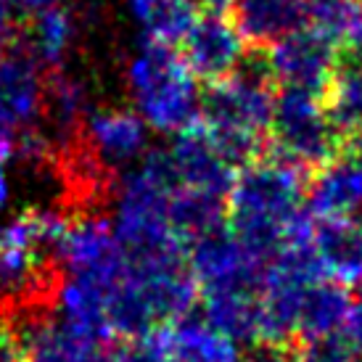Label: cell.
Segmentation results:
<instances>
[{
  "instance_id": "d4e9b609",
  "label": "cell",
  "mask_w": 362,
  "mask_h": 362,
  "mask_svg": "<svg viewBox=\"0 0 362 362\" xmlns=\"http://www.w3.org/2000/svg\"><path fill=\"white\" fill-rule=\"evenodd\" d=\"M322 106L344 138L362 130V56H346L339 64Z\"/></svg>"
},
{
  "instance_id": "6da1fadb",
  "label": "cell",
  "mask_w": 362,
  "mask_h": 362,
  "mask_svg": "<svg viewBox=\"0 0 362 362\" xmlns=\"http://www.w3.org/2000/svg\"><path fill=\"white\" fill-rule=\"evenodd\" d=\"M307 170L267 153L238 167L228 193V228L262 262L288 243L310 241L317 220L307 211Z\"/></svg>"
},
{
  "instance_id": "8992f818",
  "label": "cell",
  "mask_w": 362,
  "mask_h": 362,
  "mask_svg": "<svg viewBox=\"0 0 362 362\" xmlns=\"http://www.w3.org/2000/svg\"><path fill=\"white\" fill-rule=\"evenodd\" d=\"M270 141L278 156L304 170H320L341 151V132L333 127L322 98L302 90H278Z\"/></svg>"
},
{
  "instance_id": "4dcf8cb0",
  "label": "cell",
  "mask_w": 362,
  "mask_h": 362,
  "mask_svg": "<svg viewBox=\"0 0 362 362\" xmlns=\"http://www.w3.org/2000/svg\"><path fill=\"white\" fill-rule=\"evenodd\" d=\"M0 362H19V354H16L11 331H0Z\"/></svg>"
},
{
  "instance_id": "ffe728a7",
  "label": "cell",
  "mask_w": 362,
  "mask_h": 362,
  "mask_svg": "<svg viewBox=\"0 0 362 362\" xmlns=\"http://www.w3.org/2000/svg\"><path fill=\"white\" fill-rule=\"evenodd\" d=\"M204 317L220 331L241 344H259L262 333V302L259 288H235V291L202 293Z\"/></svg>"
},
{
  "instance_id": "5b68a950",
  "label": "cell",
  "mask_w": 362,
  "mask_h": 362,
  "mask_svg": "<svg viewBox=\"0 0 362 362\" xmlns=\"http://www.w3.org/2000/svg\"><path fill=\"white\" fill-rule=\"evenodd\" d=\"M69 222L61 209H27L0 222V302L21 307L53 291L51 264Z\"/></svg>"
},
{
  "instance_id": "52a82bcc",
  "label": "cell",
  "mask_w": 362,
  "mask_h": 362,
  "mask_svg": "<svg viewBox=\"0 0 362 362\" xmlns=\"http://www.w3.org/2000/svg\"><path fill=\"white\" fill-rule=\"evenodd\" d=\"M339 53L325 35L304 24L264 48L262 61L281 90H302L322 98L341 64Z\"/></svg>"
},
{
  "instance_id": "cb8c5ba5",
  "label": "cell",
  "mask_w": 362,
  "mask_h": 362,
  "mask_svg": "<svg viewBox=\"0 0 362 362\" xmlns=\"http://www.w3.org/2000/svg\"><path fill=\"white\" fill-rule=\"evenodd\" d=\"M307 24L339 51L362 53V0H307Z\"/></svg>"
},
{
  "instance_id": "3957f363",
  "label": "cell",
  "mask_w": 362,
  "mask_h": 362,
  "mask_svg": "<svg viewBox=\"0 0 362 362\" xmlns=\"http://www.w3.org/2000/svg\"><path fill=\"white\" fill-rule=\"evenodd\" d=\"M278 90L262 56L246 59L238 71L211 82L202 95L199 124L235 167L259 159L272 127Z\"/></svg>"
},
{
  "instance_id": "7c38bea8",
  "label": "cell",
  "mask_w": 362,
  "mask_h": 362,
  "mask_svg": "<svg viewBox=\"0 0 362 362\" xmlns=\"http://www.w3.org/2000/svg\"><path fill=\"white\" fill-rule=\"evenodd\" d=\"M124 259V246L114 233V222L98 211H88L69 222L56 262L66 275H82L111 283Z\"/></svg>"
},
{
  "instance_id": "277c9868",
  "label": "cell",
  "mask_w": 362,
  "mask_h": 362,
  "mask_svg": "<svg viewBox=\"0 0 362 362\" xmlns=\"http://www.w3.org/2000/svg\"><path fill=\"white\" fill-rule=\"evenodd\" d=\"M124 88L132 109L153 132L180 135L199 122L204 93L175 45L143 42L127 61Z\"/></svg>"
},
{
  "instance_id": "e575fe53",
  "label": "cell",
  "mask_w": 362,
  "mask_h": 362,
  "mask_svg": "<svg viewBox=\"0 0 362 362\" xmlns=\"http://www.w3.org/2000/svg\"><path fill=\"white\" fill-rule=\"evenodd\" d=\"M354 288H357V296H360V304H362V281L357 283V286H354Z\"/></svg>"
},
{
  "instance_id": "2e32d148",
  "label": "cell",
  "mask_w": 362,
  "mask_h": 362,
  "mask_svg": "<svg viewBox=\"0 0 362 362\" xmlns=\"http://www.w3.org/2000/svg\"><path fill=\"white\" fill-rule=\"evenodd\" d=\"M312 254L325 281L357 286L362 281V225L357 220L317 222Z\"/></svg>"
},
{
  "instance_id": "f546056e",
  "label": "cell",
  "mask_w": 362,
  "mask_h": 362,
  "mask_svg": "<svg viewBox=\"0 0 362 362\" xmlns=\"http://www.w3.org/2000/svg\"><path fill=\"white\" fill-rule=\"evenodd\" d=\"M344 156H349V159L360 161L362 164V130L352 132V135H346L344 138Z\"/></svg>"
},
{
  "instance_id": "83f0119b",
  "label": "cell",
  "mask_w": 362,
  "mask_h": 362,
  "mask_svg": "<svg viewBox=\"0 0 362 362\" xmlns=\"http://www.w3.org/2000/svg\"><path fill=\"white\" fill-rule=\"evenodd\" d=\"M11 6L8 0H0V59L6 56V53L13 48V42H16V24H13V13H11Z\"/></svg>"
},
{
  "instance_id": "d6a6232c",
  "label": "cell",
  "mask_w": 362,
  "mask_h": 362,
  "mask_svg": "<svg viewBox=\"0 0 362 362\" xmlns=\"http://www.w3.org/2000/svg\"><path fill=\"white\" fill-rule=\"evenodd\" d=\"M13 8H24V11H30V13H35V11H40L45 8V6H53L56 0H8Z\"/></svg>"
},
{
  "instance_id": "1f68e13d",
  "label": "cell",
  "mask_w": 362,
  "mask_h": 362,
  "mask_svg": "<svg viewBox=\"0 0 362 362\" xmlns=\"http://www.w3.org/2000/svg\"><path fill=\"white\" fill-rule=\"evenodd\" d=\"M11 164H3L0 161V209L11 202V172H8Z\"/></svg>"
},
{
  "instance_id": "30bf717a",
  "label": "cell",
  "mask_w": 362,
  "mask_h": 362,
  "mask_svg": "<svg viewBox=\"0 0 362 362\" xmlns=\"http://www.w3.org/2000/svg\"><path fill=\"white\" fill-rule=\"evenodd\" d=\"M19 362H114V349L90 333L51 315H30L8 328Z\"/></svg>"
},
{
  "instance_id": "d6986e66",
  "label": "cell",
  "mask_w": 362,
  "mask_h": 362,
  "mask_svg": "<svg viewBox=\"0 0 362 362\" xmlns=\"http://www.w3.org/2000/svg\"><path fill=\"white\" fill-rule=\"evenodd\" d=\"M90 117V90L88 85L66 71H53L45 90V117L48 135L59 153L71 146L80 135L85 119Z\"/></svg>"
},
{
  "instance_id": "4fadbf2b",
  "label": "cell",
  "mask_w": 362,
  "mask_h": 362,
  "mask_svg": "<svg viewBox=\"0 0 362 362\" xmlns=\"http://www.w3.org/2000/svg\"><path fill=\"white\" fill-rule=\"evenodd\" d=\"M167 156L180 188L228 202L238 167L217 148V143L204 132L199 122L180 135H175Z\"/></svg>"
},
{
  "instance_id": "484cf974",
  "label": "cell",
  "mask_w": 362,
  "mask_h": 362,
  "mask_svg": "<svg viewBox=\"0 0 362 362\" xmlns=\"http://www.w3.org/2000/svg\"><path fill=\"white\" fill-rule=\"evenodd\" d=\"M114 362H172L164 328L130 336L114 349Z\"/></svg>"
},
{
  "instance_id": "ba28073f",
  "label": "cell",
  "mask_w": 362,
  "mask_h": 362,
  "mask_svg": "<svg viewBox=\"0 0 362 362\" xmlns=\"http://www.w3.org/2000/svg\"><path fill=\"white\" fill-rule=\"evenodd\" d=\"M148 135L151 127L135 109L109 106L90 111L74 146L95 170L109 177L111 172L132 170L148 156Z\"/></svg>"
},
{
  "instance_id": "836d02e7",
  "label": "cell",
  "mask_w": 362,
  "mask_h": 362,
  "mask_svg": "<svg viewBox=\"0 0 362 362\" xmlns=\"http://www.w3.org/2000/svg\"><path fill=\"white\" fill-rule=\"evenodd\" d=\"M199 6L209 8L211 13H222V11L233 8V6H235V0H199Z\"/></svg>"
},
{
  "instance_id": "8fae6325",
  "label": "cell",
  "mask_w": 362,
  "mask_h": 362,
  "mask_svg": "<svg viewBox=\"0 0 362 362\" xmlns=\"http://www.w3.org/2000/svg\"><path fill=\"white\" fill-rule=\"evenodd\" d=\"M45 90L48 80L42 77V66L21 40L13 42L0 59V132L24 135L37 130V122L45 117Z\"/></svg>"
},
{
  "instance_id": "603a6c76",
  "label": "cell",
  "mask_w": 362,
  "mask_h": 362,
  "mask_svg": "<svg viewBox=\"0 0 362 362\" xmlns=\"http://www.w3.org/2000/svg\"><path fill=\"white\" fill-rule=\"evenodd\" d=\"M354 310V302L344 286L331 281H317L304 296L302 317H299V341L344 333V325Z\"/></svg>"
},
{
  "instance_id": "9c48e42d",
  "label": "cell",
  "mask_w": 362,
  "mask_h": 362,
  "mask_svg": "<svg viewBox=\"0 0 362 362\" xmlns=\"http://www.w3.org/2000/svg\"><path fill=\"white\" fill-rule=\"evenodd\" d=\"M188 267L202 296L211 291L259 288L267 262H262L228 225H222L188 246Z\"/></svg>"
},
{
  "instance_id": "f1b7e54d",
  "label": "cell",
  "mask_w": 362,
  "mask_h": 362,
  "mask_svg": "<svg viewBox=\"0 0 362 362\" xmlns=\"http://www.w3.org/2000/svg\"><path fill=\"white\" fill-rule=\"evenodd\" d=\"M344 336H346V341L352 346L354 357H360L362 362V304H354L352 315H349V320L344 325Z\"/></svg>"
},
{
  "instance_id": "7402d4cb",
  "label": "cell",
  "mask_w": 362,
  "mask_h": 362,
  "mask_svg": "<svg viewBox=\"0 0 362 362\" xmlns=\"http://www.w3.org/2000/svg\"><path fill=\"white\" fill-rule=\"evenodd\" d=\"M74 35H77L74 16L64 6L53 3V6H45V8L30 13L21 45L30 51V56L40 66L59 69L74 45Z\"/></svg>"
},
{
  "instance_id": "d590c367",
  "label": "cell",
  "mask_w": 362,
  "mask_h": 362,
  "mask_svg": "<svg viewBox=\"0 0 362 362\" xmlns=\"http://www.w3.org/2000/svg\"><path fill=\"white\" fill-rule=\"evenodd\" d=\"M360 56H362V53H360Z\"/></svg>"
},
{
  "instance_id": "44dd1931",
  "label": "cell",
  "mask_w": 362,
  "mask_h": 362,
  "mask_svg": "<svg viewBox=\"0 0 362 362\" xmlns=\"http://www.w3.org/2000/svg\"><path fill=\"white\" fill-rule=\"evenodd\" d=\"M143 40L180 45L199 21V0H127Z\"/></svg>"
},
{
  "instance_id": "e0dca14e",
  "label": "cell",
  "mask_w": 362,
  "mask_h": 362,
  "mask_svg": "<svg viewBox=\"0 0 362 362\" xmlns=\"http://www.w3.org/2000/svg\"><path fill=\"white\" fill-rule=\"evenodd\" d=\"M172 362H243L241 341L211 325L206 317L185 315L164 325Z\"/></svg>"
},
{
  "instance_id": "7a4b0ae2",
  "label": "cell",
  "mask_w": 362,
  "mask_h": 362,
  "mask_svg": "<svg viewBox=\"0 0 362 362\" xmlns=\"http://www.w3.org/2000/svg\"><path fill=\"white\" fill-rule=\"evenodd\" d=\"M114 336L130 339L191 315L199 283L188 252H127L119 272L106 283Z\"/></svg>"
},
{
  "instance_id": "ac0fdd59",
  "label": "cell",
  "mask_w": 362,
  "mask_h": 362,
  "mask_svg": "<svg viewBox=\"0 0 362 362\" xmlns=\"http://www.w3.org/2000/svg\"><path fill=\"white\" fill-rule=\"evenodd\" d=\"M233 21L249 45L270 48L307 24V0H235Z\"/></svg>"
},
{
  "instance_id": "4316f807",
  "label": "cell",
  "mask_w": 362,
  "mask_h": 362,
  "mask_svg": "<svg viewBox=\"0 0 362 362\" xmlns=\"http://www.w3.org/2000/svg\"><path fill=\"white\" fill-rule=\"evenodd\" d=\"M296 362H354V352L344 333L320 336V339H302L293 344Z\"/></svg>"
},
{
  "instance_id": "9a60e30c",
  "label": "cell",
  "mask_w": 362,
  "mask_h": 362,
  "mask_svg": "<svg viewBox=\"0 0 362 362\" xmlns=\"http://www.w3.org/2000/svg\"><path fill=\"white\" fill-rule=\"evenodd\" d=\"M362 209V164L349 156L315 170L307 188V211L317 222L354 220Z\"/></svg>"
},
{
  "instance_id": "5bb4252c",
  "label": "cell",
  "mask_w": 362,
  "mask_h": 362,
  "mask_svg": "<svg viewBox=\"0 0 362 362\" xmlns=\"http://www.w3.org/2000/svg\"><path fill=\"white\" fill-rule=\"evenodd\" d=\"M182 59L188 64V69L199 80L211 82L230 77L233 71H238L246 64V37L235 27L233 19H225L222 13H206L199 16L188 32V37L180 42Z\"/></svg>"
}]
</instances>
